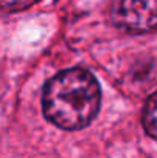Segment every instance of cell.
Segmentation results:
<instances>
[{
  "mask_svg": "<svg viewBox=\"0 0 157 158\" xmlns=\"http://www.w3.org/2000/svg\"><path fill=\"white\" fill-rule=\"evenodd\" d=\"M100 107V88L96 77L83 68L59 72L43 91V112L52 124L76 131L88 126Z\"/></svg>",
  "mask_w": 157,
  "mask_h": 158,
  "instance_id": "obj_1",
  "label": "cell"
},
{
  "mask_svg": "<svg viewBox=\"0 0 157 158\" xmlns=\"http://www.w3.org/2000/svg\"><path fill=\"white\" fill-rule=\"evenodd\" d=\"M116 28L128 34H146L157 29V0H112L109 9Z\"/></svg>",
  "mask_w": 157,
  "mask_h": 158,
  "instance_id": "obj_2",
  "label": "cell"
},
{
  "mask_svg": "<svg viewBox=\"0 0 157 158\" xmlns=\"http://www.w3.org/2000/svg\"><path fill=\"white\" fill-rule=\"evenodd\" d=\"M143 127L146 131V134L157 140V91L148 98L145 109H143Z\"/></svg>",
  "mask_w": 157,
  "mask_h": 158,
  "instance_id": "obj_3",
  "label": "cell"
},
{
  "mask_svg": "<svg viewBox=\"0 0 157 158\" xmlns=\"http://www.w3.org/2000/svg\"><path fill=\"white\" fill-rule=\"evenodd\" d=\"M39 0H0V11L3 12H19L28 9Z\"/></svg>",
  "mask_w": 157,
  "mask_h": 158,
  "instance_id": "obj_4",
  "label": "cell"
}]
</instances>
